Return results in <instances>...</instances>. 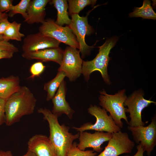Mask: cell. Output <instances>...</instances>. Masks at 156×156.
<instances>
[{"label": "cell", "mask_w": 156, "mask_h": 156, "mask_svg": "<svg viewBox=\"0 0 156 156\" xmlns=\"http://www.w3.org/2000/svg\"><path fill=\"white\" fill-rule=\"evenodd\" d=\"M37 100L30 89L21 86L18 91L9 98L5 105V123L10 126L18 122L23 116L33 114Z\"/></svg>", "instance_id": "obj_1"}, {"label": "cell", "mask_w": 156, "mask_h": 156, "mask_svg": "<svg viewBox=\"0 0 156 156\" xmlns=\"http://www.w3.org/2000/svg\"><path fill=\"white\" fill-rule=\"evenodd\" d=\"M48 122L49 128V139L54 149L56 156H67L68 151L73 141L79 138V132L73 134L69 132V127L59 123L58 116L46 108L38 109Z\"/></svg>", "instance_id": "obj_2"}, {"label": "cell", "mask_w": 156, "mask_h": 156, "mask_svg": "<svg viewBox=\"0 0 156 156\" xmlns=\"http://www.w3.org/2000/svg\"><path fill=\"white\" fill-rule=\"evenodd\" d=\"M118 40V38L116 36L108 39L103 44L98 47L99 52L94 59L91 61H83L82 73L87 82L89 80L91 73L97 71L100 73L107 84H111L107 72L108 63L111 59L109 55Z\"/></svg>", "instance_id": "obj_3"}, {"label": "cell", "mask_w": 156, "mask_h": 156, "mask_svg": "<svg viewBox=\"0 0 156 156\" xmlns=\"http://www.w3.org/2000/svg\"><path fill=\"white\" fill-rule=\"evenodd\" d=\"M99 104L102 108L109 112L116 124L120 128L123 127L121 120L123 119L128 124L129 121L126 116L124 103L127 98L125 90H121L114 94H107L104 90L100 92Z\"/></svg>", "instance_id": "obj_4"}, {"label": "cell", "mask_w": 156, "mask_h": 156, "mask_svg": "<svg viewBox=\"0 0 156 156\" xmlns=\"http://www.w3.org/2000/svg\"><path fill=\"white\" fill-rule=\"evenodd\" d=\"M88 112L96 118L95 123L87 122L79 127H74L72 128L79 132L92 130L112 133L120 130L121 128L116 124L111 116L107 114L104 109L95 105H91L88 109Z\"/></svg>", "instance_id": "obj_5"}, {"label": "cell", "mask_w": 156, "mask_h": 156, "mask_svg": "<svg viewBox=\"0 0 156 156\" xmlns=\"http://www.w3.org/2000/svg\"><path fill=\"white\" fill-rule=\"evenodd\" d=\"M39 31L44 35L79 49V44L75 36L68 26L65 27L59 26L53 20L49 18L42 24L39 28Z\"/></svg>", "instance_id": "obj_6"}, {"label": "cell", "mask_w": 156, "mask_h": 156, "mask_svg": "<svg viewBox=\"0 0 156 156\" xmlns=\"http://www.w3.org/2000/svg\"><path fill=\"white\" fill-rule=\"evenodd\" d=\"M151 103L155 104L156 102L145 99L143 92L141 90L135 91L127 97L124 102V105L127 107V108H125L126 112L129 114L130 120L129 122L128 126H144L145 123L142 120V112Z\"/></svg>", "instance_id": "obj_7"}, {"label": "cell", "mask_w": 156, "mask_h": 156, "mask_svg": "<svg viewBox=\"0 0 156 156\" xmlns=\"http://www.w3.org/2000/svg\"><path fill=\"white\" fill-rule=\"evenodd\" d=\"M135 142L140 144L148 156L151 155L156 145V117L152 118L151 123L144 126L131 127L128 126Z\"/></svg>", "instance_id": "obj_8"}, {"label": "cell", "mask_w": 156, "mask_h": 156, "mask_svg": "<svg viewBox=\"0 0 156 156\" xmlns=\"http://www.w3.org/2000/svg\"><path fill=\"white\" fill-rule=\"evenodd\" d=\"M71 16V22L68 26L76 35L79 45V51L81 57L84 58L90 54L95 45L88 46L85 40L86 36L90 35L93 32V29L88 23L87 16H80L78 14H74Z\"/></svg>", "instance_id": "obj_9"}, {"label": "cell", "mask_w": 156, "mask_h": 156, "mask_svg": "<svg viewBox=\"0 0 156 156\" xmlns=\"http://www.w3.org/2000/svg\"><path fill=\"white\" fill-rule=\"evenodd\" d=\"M104 150L95 156H118L123 154L131 153L135 144L128 133L121 130L112 133Z\"/></svg>", "instance_id": "obj_10"}, {"label": "cell", "mask_w": 156, "mask_h": 156, "mask_svg": "<svg viewBox=\"0 0 156 156\" xmlns=\"http://www.w3.org/2000/svg\"><path fill=\"white\" fill-rule=\"evenodd\" d=\"M77 49L67 47L63 54L62 63L58 71L64 72L71 81L75 80L82 73L83 61Z\"/></svg>", "instance_id": "obj_11"}, {"label": "cell", "mask_w": 156, "mask_h": 156, "mask_svg": "<svg viewBox=\"0 0 156 156\" xmlns=\"http://www.w3.org/2000/svg\"><path fill=\"white\" fill-rule=\"evenodd\" d=\"M60 43L38 32L27 35L23 40L22 48L23 53H29L46 49L58 48Z\"/></svg>", "instance_id": "obj_12"}, {"label": "cell", "mask_w": 156, "mask_h": 156, "mask_svg": "<svg viewBox=\"0 0 156 156\" xmlns=\"http://www.w3.org/2000/svg\"><path fill=\"white\" fill-rule=\"evenodd\" d=\"M112 135V133L102 131H96L94 133L85 131L79 132V142L77 146L83 151L90 148L97 152H101L103 149L101 145L104 142L109 140Z\"/></svg>", "instance_id": "obj_13"}, {"label": "cell", "mask_w": 156, "mask_h": 156, "mask_svg": "<svg viewBox=\"0 0 156 156\" xmlns=\"http://www.w3.org/2000/svg\"><path fill=\"white\" fill-rule=\"evenodd\" d=\"M28 150L36 156H56L49 137L42 134L32 137L27 142Z\"/></svg>", "instance_id": "obj_14"}, {"label": "cell", "mask_w": 156, "mask_h": 156, "mask_svg": "<svg viewBox=\"0 0 156 156\" xmlns=\"http://www.w3.org/2000/svg\"><path fill=\"white\" fill-rule=\"evenodd\" d=\"M66 83L64 80L52 99L53 107L51 112L58 117L62 114H65L71 119L74 111L70 107L66 100Z\"/></svg>", "instance_id": "obj_15"}, {"label": "cell", "mask_w": 156, "mask_h": 156, "mask_svg": "<svg viewBox=\"0 0 156 156\" xmlns=\"http://www.w3.org/2000/svg\"><path fill=\"white\" fill-rule=\"evenodd\" d=\"M64 51L59 47L44 49L29 53H23L22 56L28 60H36L42 62L53 61L60 65Z\"/></svg>", "instance_id": "obj_16"}, {"label": "cell", "mask_w": 156, "mask_h": 156, "mask_svg": "<svg viewBox=\"0 0 156 156\" xmlns=\"http://www.w3.org/2000/svg\"><path fill=\"white\" fill-rule=\"evenodd\" d=\"M49 0H31L27 10V16L24 22L29 24L43 23L45 20V7Z\"/></svg>", "instance_id": "obj_17"}, {"label": "cell", "mask_w": 156, "mask_h": 156, "mask_svg": "<svg viewBox=\"0 0 156 156\" xmlns=\"http://www.w3.org/2000/svg\"><path fill=\"white\" fill-rule=\"evenodd\" d=\"M20 80L17 76L11 75L0 78V99L5 101L18 90L21 86Z\"/></svg>", "instance_id": "obj_18"}, {"label": "cell", "mask_w": 156, "mask_h": 156, "mask_svg": "<svg viewBox=\"0 0 156 156\" xmlns=\"http://www.w3.org/2000/svg\"><path fill=\"white\" fill-rule=\"evenodd\" d=\"M52 3L57 11V18L55 23L62 26L64 24L69 25L71 21L68 16L67 9L68 7L66 0H53Z\"/></svg>", "instance_id": "obj_19"}, {"label": "cell", "mask_w": 156, "mask_h": 156, "mask_svg": "<svg viewBox=\"0 0 156 156\" xmlns=\"http://www.w3.org/2000/svg\"><path fill=\"white\" fill-rule=\"evenodd\" d=\"M130 17H142L143 19H156V14L151 5V1L144 0L140 7L135 8L133 11L129 14Z\"/></svg>", "instance_id": "obj_20"}, {"label": "cell", "mask_w": 156, "mask_h": 156, "mask_svg": "<svg viewBox=\"0 0 156 156\" xmlns=\"http://www.w3.org/2000/svg\"><path fill=\"white\" fill-rule=\"evenodd\" d=\"M65 77V74L64 72L58 71L53 79L44 83V89L47 92V101L52 99Z\"/></svg>", "instance_id": "obj_21"}, {"label": "cell", "mask_w": 156, "mask_h": 156, "mask_svg": "<svg viewBox=\"0 0 156 156\" xmlns=\"http://www.w3.org/2000/svg\"><path fill=\"white\" fill-rule=\"evenodd\" d=\"M21 25V23L16 21L10 23L3 35V40L7 41L10 40L21 41L22 38L24 37L25 35L20 31Z\"/></svg>", "instance_id": "obj_22"}, {"label": "cell", "mask_w": 156, "mask_h": 156, "mask_svg": "<svg viewBox=\"0 0 156 156\" xmlns=\"http://www.w3.org/2000/svg\"><path fill=\"white\" fill-rule=\"evenodd\" d=\"M69 14L70 15L78 14L79 12L86 6L92 5L93 6L96 3L95 0H69Z\"/></svg>", "instance_id": "obj_23"}, {"label": "cell", "mask_w": 156, "mask_h": 156, "mask_svg": "<svg viewBox=\"0 0 156 156\" xmlns=\"http://www.w3.org/2000/svg\"><path fill=\"white\" fill-rule=\"evenodd\" d=\"M30 0H21L17 5H13L11 10L10 11L8 16L12 17L17 14H21L25 20L27 16V10Z\"/></svg>", "instance_id": "obj_24"}, {"label": "cell", "mask_w": 156, "mask_h": 156, "mask_svg": "<svg viewBox=\"0 0 156 156\" xmlns=\"http://www.w3.org/2000/svg\"><path fill=\"white\" fill-rule=\"evenodd\" d=\"M76 142H73L67 153V156H95L97 153L93 150L83 151L79 149Z\"/></svg>", "instance_id": "obj_25"}, {"label": "cell", "mask_w": 156, "mask_h": 156, "mask_svg": "<svg viewBox=\"0 0 156 156\" xmlns=\"http://www.w3.org/2000/svg\"><path fill=\"white\" fill-rule=\"evenodd\" d=\"M45 67V66L41 62H39L34 63L30 68L29 71L31 75L30 77L34 78L35 77L39 76L43 72Z\"/></svg>", "instance_id": "obj_26"}, {"label": "cell", "mask_w": 156, "mask_h": 156, "mask_svg": "<svg viewBox=\"0 0 156 156\" xmlns=\"http://www.w3.org/2000/svg\"><path fill=\"white\" fill-rule=\"evenodd\" d=\"M4 51H10L16 53L18 51V49L8 41L0 40V52Z\"/></svg>", "instance_id": "obj_27"}, {"label": "cell", "mask_w": 156, "mask_h": 156, "mask_svg": "<svg viewBox=\"0 0 156 156\" xmlns=\"http://www.w3.org/2000/svg\"><path fill=\"white\" fill-rule=\"evenodd\" d=\"M12 0H0V12L10 11L13 5Z\"/></svg>", "instance_id": "obj_28"}, {"label": "cell", "mask_w": 156, "mask_h": 156, "mask_svg": "<svg viewBox=\"0 0 156 156\" xmlns=\"http://www.w3.org/2000/svg\"><path fill=\"white\" fill-rule=\"evenodd\" d=\"M6 101L0 99V127L5 123V105Z\"/></svg>", "instance_id": "obj_29"}, {"label": "cell", "mask_w": 156, "mask_h": 156, "mask_svg": "<svg viewBox=\"0 0 156 156\" xmlns=\"http://www.w3.org/2000/svg\"><path fill=\"white\" fill-rule=\"evenodd\" d=\"M10 23L8 16L0 19V35L3 34Z\"/></svg>", "instance_id": "obj_30"}, {"label": "cell", "mask_w": 156, "mask_h": 156, "mask_svg": "<svg viewBox=\"0 0 156 156\" xmlns=\"http://www.w3.org/2000/svg\"><path fill=\"white\" fill-rule=\"evenodd\" d=\"M14 53L12 51H4L0 52V60L2 59H10L12 58Z\"/></svg>", "instance_id": "obj_31"}, {"label": "cell", "mask_w": 156, "mask_h": 156, "mask_svg": "<svg viewBox=\"0 0 156 156\" xmlns=\"http://www.w3.org/2000/svg\"><path fill=\"white\" fill-rule=\"evenodd\" d=\"M137 151L135 154L133 156H143V154L145 151L142 148L140 144L137 146ZM123 156H131L129 155H125Z\"/></svg>", "instance_id": "obj_32"}, {"label": "cell", "mask_w": 156, "mask_h": 156, "mask_svg": "<svg viewBox=\"0 0 156 156\" xmlns=\"http://www.w3.org/2000/svg\"><path fill=\"white\" fill-rule=\"evenodd\" d=\"M0 156H13L10 151L0 150Z\"/></svg>", "instance_id": "obj_33"}, {"label": "cell", "mask_w": 156, "mask_h": 156, "mask_svg": "<svg viewBox=\"0 0 156 156\" xmlns=\"http://www.w3.org/2000/svg\"><path fill=\"white\" fill-rule=\"evenodd\" d=\"M21 156H36L34 153L28 150L27 153Z\"/></svg>", "instance_id": "obj_34"}, {"label": "cell", "mask_w": 156, "mask_h": 156, "mask_svg": "<svg viewBox=\"0 0 156 156\" xmlns=\"http://www.w3.org/2000/svg\"><path fill=\"white\" fill-rule=\"evenodd\" d=\"M8 16V15L6 13H2L0 12V19Z\"/></svg>", "instance_id": "obj_35"}, {"label": "cell", "mask_w": 156, "mask_h": 156, "mask_svg": "<svg viewBox=\"0 0 156 156\" xmlns=\"http://www.w3.org/2000/svg\"><path fill=\"white\" fill-rule=\"evenodd\" d=\"M3 40V35H0V40Z\"/></svg>", "instance_id": "obj_36"}]
</instances>
